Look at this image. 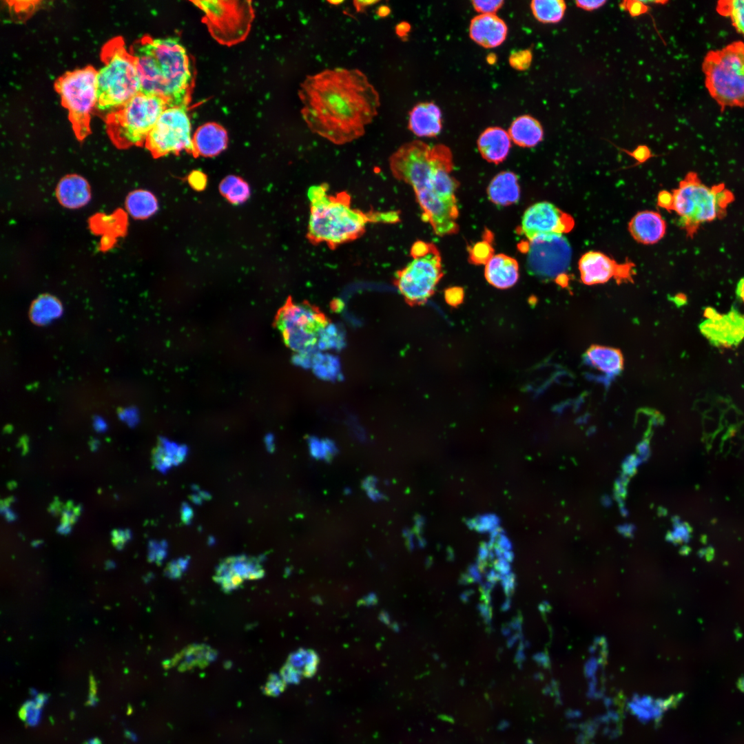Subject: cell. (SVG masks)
<instances>
[{
	"mask_svg": "<svg viewBox=\"0 0 744 744\" xmlns=\"http://www.w3.org/2000/svg\"><path fill=\"white\" fill-rule=\"evenodd\" d=\"M298 96L309 130L336 145L362 136L380 105L378 92L358 69H328L309 75Z\"/></svg>",
	"mask_w": 744,
	"mask_h": 744,
	"instance_id": "cell-1",
	"label": "cell"
},
{
	"mask_svg": "<svg viewBox=\"0 0 744 744\" xmlns=\"http://www.w3.org/2000/svg\"><path fill=\"white\" fill-rule=\"evenodd\" d=\"M393 176L411 185L423 219L439 236L458 232L455 193L459 182L451 175L453 155L446 145H429L415 140L403 144L390 157Z\"/></svg>",
	"mask_w": 744,
	"mask_h": 744,
	"instance_id": "cell-2",
	"label": "cell"
},
{
	"mask_svg": "<svg viewBox=\"0 0 744 744\" xmlns=\"http://www.w3.org/2000/svg\"><path fill=\"white\" fill-rule=\"evenodd\" d=\"M141 81V92L163 99L168 107H187L193 68L186 48L176 37L145 36L130 48Z\"/></svg>",
	"mask_w": 744,
	"mask_h": 744,
	"instance_id": "cell-3",
	"label": "cell"
},
{
	"mask_svg": "<svg viewBox=\"0 0 744 744\" xmlns=\"http://www.w3.org/2000/svg\"><path fill=\"white\" fill-rule=\"evenodd\" d=\"M310 215L307 238L313 245L324 243L331 249L355 240L369 223H395L397 211H363L353 208L346 192L329 193L327 183L310 187L307 192Z\"/></svg>",
	"mask_w": 744,
	"mask_h": 744,
	"instance_id": "cell-4",
	"label": "cell"
},
{
	"mask_svg": "<svg viewBox=\"0 0 744 744\" xmlns=\"http://www.w3.org/2000/svg\"><path fill=\"white\" fill-rule=\"evenodd\" d=\"M671 194L668 211L676 212L679 227L691 238L703 224L724 218L734 200L724 183L707 186L694 172H688Z\"/></svg>",
	"mask_w": 744,
	"mask_h": 744,
	"instance_id": "cell-5",
	"label": "cell"
},
{
	"mask_svg": "<svg viewBox=\"0 0 744 744\" xmlns=\"http://www.w3.org/2000/svg\"><path fill=\"white\" fill-rule=\"evenodd\" d=\"M103 67L97 71L99 110L118 109L141 92L135 59L123 38L108 41L101 52Z\"/></svg>",
	"mask_w": 744,
	"mask_h": 744,
	"instance_id": "cell-6",
	"label": "cell"
},
{
	"mask_svg": "<svg viewBox=\"0 0 744 744\" xmlns=\"http://www.w3.org/2000/svg\"><path fill=\"white\" fill-rule=\"evenodd\" d=\"M705 87L724 110L744 107V43L735 41L707 53L702 63Z\"/></svg>",
	"mask_w": 744,
	"mask_h": 744,
	"instance_id": "cell-7",
	"label": "cell"
},
{
	"mask_svg": "<svg viewBox=\"0 0 744 744\" xmlns=\"http://www.w3.org/2000/svg\"><path fill=\"white\" fill-rule=\"evenodd\" d=\"M167 107L163 99L139 92L107 115V133L118 148L145 145L149 134Z\"/></svg>",
	"mask_w": 744,
	"mask_h": 744,
	"instance_id": "cell-8",
	"label": "cell"
},
{
	"mask_svg": "<svg viewBox=\"0 0 744 744\" xmlns=\"http://www.w3.org/2000/svg\"><path fill=\"white\" fill-rule=\"evenodd\" d=\"M413 260L396 272L395 285L411 305L424 303L434 293L443 276L442 258L431 242H415L411 249Z\"/></svg>",
	"mask_w": 744,
	"mask_h": 744,
	"instance_id": "cell-9",
	"label": "cell"
},
{
	"mask_svg": "<svg viewBox=\"0 0 744 744\" xmlns=\"http://www.w3.org/2000/svg\"><path fill=\"white\" fill-rule=\"evenodd\" d=\"M54 88L76 136L83 140L91 132V114L97 103V71L89 65L67 72L55 81Z\"/></svg>",
	"mask_w": 744,
	"mask_h": 744,
	"instance_id": "cell-10",
	"label": "cell"
},
{
	"mask_svg": "<svg viewBox=\"0 0 744 744\" xmlns=\"http://www.w3.org/2000/svg\"><path fill=\"white\" fill-rule=\"evenodd\" d=\"M276 324L287 346L300 353L316 344L329 319L315 305L290 298L278 313Z\"/></svg>",
	"mask_w": 744,
	"mask_h": 744,
	"instance_id": "cell-11",
	"label": "cell"
},
{
	"mask_svg": "<svg viewBox=\"0 0 744 744\" xmlns=\"http://www.w3.org/2000/svg\"><path fill=\"white\" fill-rule=\"evenodd\" d=\"M192 138L187 107H167L149 134L145 146L155 158L183 151L194 155Z\"/></svg>",
	"mask_w": 744,
	"mask_h": 744,
	"instance_id": "cell-12",
	"label": "cell"
},
{
	"mask_svg": "<svg viewBox=\"0 0 744 744\" xmlns=\"http://www.w3.org/2000/svg\"><path fill=\"white\" fill-rule=\"evenodd\" d=\"M526 254L528 271L539 277L555 278L565 276L569 267L572 250L563 234H543L518 245Z\"/></svg>",
	"mask_w": 744,
	"mask_h": 744,
	"instance_id": "cell-13",
	"label": "cell"
},
{
	"mask_svg": "<svg viewBox=\"0 0 744 744\" xmlns=\"http://www.w3.org/2000/svg\"><path fill=\"white\" fill-rule=\"evenodd\" d=\"M574 226L571 215L543 201L532 205L525 211L518 232L530 240L539 235L568 233Z\"/></svg>",
	"mask_w": 744,
	"mask_h": 744,
	"instance_id": "cell-14",
	"label": "cell"
},
{
	"mask_svg": "<svg viewBox=\"0 0 744 744\" xmlns=\"http://www.w3.org/2000/svg\"><path fill=\"white\" fill-rule=\"evenodd\" d=\"M705 320L699 324L701 333L716 347H737L744 340V314L732 307L721 313L712 307L704 310Z\"/></svg>",
	"mask_w": 744,
	"mask_h": 744,
	"instance_id": "cell-15",
	"label": "cell"
},
{
	"mask_svg": "<svg viewBox=\"0 0 744 744\" xmlns=\"http://www.w3.org/2000/svg\"><path fill=\"white\" fill-rule=\"evenodd\" d=\"M582 282L586 285L603 284L613 278L618 284L632 282L634 264H620L600 251H590L578 263Z\"/></svg>",
	"mask_w": 744,
	"mask_h": 744,
	"instance_id": "cell-16",
	"label": "cell"
},
{
	"mask_svg": "<svg viewBox=\"0 0 744 744\" xmlns=\"http://www.w3.org/2000/svg\"><path fill=\"white\" fill-rule=\"evenodd\" d=\"M264 570L258 561L245 557H231L223 562L215 579L226 590L234 589L245 580L258 579Z\"/></svg>",
	"mask_w": 744,
	"mask_h": 744,
	"instance_id": "cell-17",
	"label": "cell"
},
{
	"mask_svg": "<svg viewBox=\"0 0 744 744\" xmlns=\"http://www.w3.org/2000/svg\"><path fill=\"white\" fill-rule=\"evenodd\" d=\"M507 32L505 22L492 14H480L473 17L469 27L470 37L486 48L501 45L506 39Z\"/></svg>",
	"mask_w": 744,
	"mask_h": 744,
	"instance_id": "cell-18",
	"label": "cell"
},
{
	"mask_svg": "<svg viewBox=\"0 0 744 744\" xmlns=\"http://www.w3.org/2000/svg\"><path fill=\"white\" fill-rule=\"evenodd\" d=\"M633 238L645 245L657 243L665 235L666 223L657 211L645 210L636 214L628 223Z\"/></svg>",
	"mask_w": 744,
	"mask_h": 744,
	"instance_id": "cell-19",
	"label": "cell"
},
{
	"mask_svg": "<svg viewBox=\"0 0 744 744\" xmlns=\"http://www.w3.org/2000/svg\"><path fill=\"white\" fill-rule=\"evenodd\" d=\"M409 128L420 137H433L442 130V113L433 103H420L409 112Z\"/></svg>",
	"mask_w": 744,
	"mask_h": 744,
	"instance_id": "cell-20",
	"label": "cell"
},
{
	"mask_svg": "<svg viewBox=\"0 0 744 744\" xmlns=\"http://www.w3.org/2000/svg\"><path fill=\"white\" fill-rule=\"evenodd\" d=\"M192 141L194 156L211 157L226 148L228 136L223 127L216 123H207L196 130Z\"/></svg>",
	"mask_w": 744,
	"mask_h": 744,
	"instance_id": "cell-21",
	"label": "cell"
},
{
	"mask_svg": "<svg viewBox=\"0 0 744 744\" xmlns=\"http://www.w3.org/2000/svg\"><path fill=\"white\" fill-rule=\"evenodd\" d=\"M585 364L611 380L623 369V357L619 349L602 345H591L585 352Z\"/></svg>",
	"mask_w": 744,
	"mask_h": 744,
	"instance_id": "cell-22",
	"label": "cell"
},
{
	"mask_svg": "<svg viewBox=\"0 0 744 744\" xmlns=\"http://www.w3.org/2000/svg\"><path fill=\"white\" fill-rule=\"evenodd\" d=\"M510 141L506 130L499 127H490L480 134L477 147L484 159L499 164L507 157L511 146Z\"/></svg>",
	"mask_w": 744,
	"mask_h": 744,
	"instance_id": "cell-23",
	"label": "cell"
},
{
	"mask_svg": "<svg viewBox=\"0 0 744 744\" xmlns=\"http://www.w3.org/2000/svg\"><path fill=\"white\" fill-rule=\"evenodd\" d=\"M484 275L491 285L507 289L518 280L519 264L515 258L504 254L494 255L485 265Z\"/></svg>",
	"mask_w": 744,
	"mask_h": 744,
	"instance_id": "cell-24",
	"label": "cell"
},
{
	"mask_svg": "<svg viewBox=\"0 0 744 744\" xmlns=\"http://www.w3.org/2000/svg\"><path fill=\"white\" fill-rule=\"evenodd\" d=\"M56 196L59 203L69 209H77L86 205L91 197L87 181L76 174L68 175L58 183Z\"/></svg>",
	"mask_w": 744,
	"mask_h": 744,
	"instance_id": "cell-25",
	"label": "cell"
},
{
	"mask_svg": "<svg viewBox=\"0 0 744 744\" xmlns=\"http://www.w3.org/2000/svg\"><path fill=\"white\" fill-rule=\"evenodd\" d=\"M487 194L495 205L508 206L516 203L520 196L517 175L508 171L499 173L489 183Z\"/></svg>",
	"mask_w": 744,
	"mask_h": 744,
	"instance_id": "cell-26",
	"label": "cell"
},
{
	"mask_svg": "<svg viewBox=\"0 0 744 744\" xmlns=\"http://www.w3.org/2000/svg\"><path fill=\"white\" fill-rule=\"evenodd\" d=\"M510 139L522 147H532L540 143L544 136L541 123L530 115L515 119L508 130Z\"/></svg>",
	"mask_w": 744,
	"mask_h": 744,
	"instance_id": "cell-27",
	"label": "cell"
},
{
	"mask_svg": "<svg viewBox=\"0 0 744 744\" xmlns=\"http://www.w3.org/2000/svg\"><path fill=\"white\" fill-rule=\"evenodd\" d=\"M61 301L50 294H43L31 304L28 312L29 318L36 325H45L58 318L62 314Z\"/></svg>",
	"mask_w": 744,
	"mask_h": 744,
	"instance_id": "cell-28",
	"label": "cell"
},
{
	"mask_svg": "<svg viewBox=\"0 0 744 744\" xmlns=\"http://www.w3.org/2000/svg\"><path fill=\"white\" fill-rule=\"evenodd\" d=\"M125 205L129 214L136 219L147 218L158 209V202L154 195L143 189L130 193Z\"/></svg>",
	"mask_w": 744,
	"mask_h": 744,
	"instance_id": "cell-29",
	"label": "cell"
},
{
	"mask_svg": "<svg viewBox=\"0 0 744 744\" xmlns=\"http://www.w3.org/2000/svg\"><path fill=\"white\" fill-rule=\"evenodd\" d=\"M530 8L535 19L544 23H556L561 21L566 3L563 0H533Z\"/></svg>",
	"mask_w": 744,
	"mask_h": 744,
	"instance_id": "cell-30",
	"label": "cell"
},
{
	"mask_svg": "<svg viewBox=\"0 0 744 744\" xmlns=\"http://www.w3.org/2000/svg\"><path fill=\"white\" fill-rule=\"evenodd\" d=\"M319 661L318 655L314 650L300 649L289 657L287 663L300 676L311 677L316 672Z\"/></svg>",
	"mask_w": 744,
	"mask_h": 744,
	"instance_id": "cell-31",
	"label": "cell"
},
{
	"mask_svg": "<svg viewBox=\"0 0 744 744\" xmlns=\"http://www.w3.org/2000/svg\"><path fill=\"white\" fill-rule=\"evenodd\" d=\"M220 192L227 200L232 204H240L249 196L250 189L248 184L241 178L229 176L220 184Z\"/></svg>",
	"mask_w": 744,
	"mask_h": 744,
	"instance_id": "cell-32",
	"label": "cell"
},
{
	"mask_svg": "<svg viewBox=\"0 0 744 744\" xmlns=\"http://www.w3.org/2000/svg\"><path fill=\"white\" fill-rule=\"evenodd\" d=\"M716 11L728 17L736 31L744 37V0H722L717 2Z\"/></svg>",
	"mask_w": 744,
	"mask_h": 744,
	"instance_id": "cell-33",
	"label": "cell"
},
{
	"mask_svg": "<svg viewBox=\"0 0 744 744\" xmlns=\"http://www.w3.org/2000/svg\"><path fill=\"white\" fill-rule=\"evenodd\" d=\"M493 236L490 231L484 233L482 240L476 242L468 249V260L474 265H484L493 257L494 249L492 246Z\"/></svg>",
	"mask_w": 744,
	"mask_h": 744,
	"instance_id": "cell-34",
	"label": "cell"
},
{
	"mask_svg": "<svg viewBox=\"0 0 744 744\" xmlns=\"http://www.w3.org/2000/svg\"><path fill=\"white\" fill-rule=\"evenodd\" d=\"M209 647L205 645H194L184 650L178 655L176 661H180V667L189 668L192 665L205 663L209 662L214 654H211Z\"/></svg>",
	"mask_w": 744,
	"mask_h": 744,
	"instance_id": "cell-35",
	"label": "cell"
},
{
	"mask_svg": "<svg viewBox=\"0 0 744 744\" xmlns=\"http://www.w3.org/2000/svg\"><path fill=\"white\" fill-rule=\"evenodd\" d=\"M44 701V696H39L34 701H28L20 711V716L22 719L27 721L30 725L37 723Z\"/></svg>",
	"mask_w": 744,
	"mask_h": 744,
	"instance_id": "cell-36",
	"label": "cell"
},
{
	"mask_svg": "<svg viewBox=\"0 0 744 744\" xmlns=\"http://www.w3.org/2000/svg\"><path fill=\"white\" fill-rule=\"evenodd\" d=\"M532 59L533 54L530 50H521L510 54L509 63L517 70H526L530 67Z\"/></svg>",
	"mask_w": 744,
	"mask_h": 744,
	"instance_id": "cell-37",
	"label": "cell"
},
{
	"mask_svg": "<svg viewBox=\"0 0 744 744\" xmlns=\"http://www.w3.org/2000/svg\"><path fill=\"white\" fill-rule=\"evenodd\" d=\"M621 10L627 11L632 17H639L648 12L650 8L645 1L637 0H625L619 4Z\"/></svg>",
	"mask_w": 744,
	"mask_h": 744,
	"instance_id": "cell-38",
	"label": "cell"
},
{
	"mask_svg": "<svg viewBox=\"0 0 744 744\" xmlns=\"http://www.w3.org/2000/svg\"><path fill=\"white\" fill-rule=\"evenodd\" d=\"M473 8L475 10L481 14H495V12L502 6L503 1H473Z\"/></svg>",
	"mask_w": 744,
	"mask_h": 744,
	"instance_id": "cell-39",
	"label": "cell"
},
{
	"mask_svg": "<svg viewBox=\"0 0 744 744\" xmlns=\"http://www.w3.org/2000/svg\"><path fill=\"white\" fill-rule=\"evenodd\" d=\"M444 297L446 302L448 304L453 307H456L461 304L463 301V289L459 287H453L448 288L445 291Z\"/></svg>",
	"mask_w": 744,
	"mask_h": 744,
	"instance_id": "cell-40",
	"label": "cell"
},
{
	"mask_svg": "<svg viewBox=\"0 0 744 744\" xmlns=\"http://www.w3.org/2000/svg\"><path fill=\"white\" fill-rule=\"evenodd\" d=\"M188 181L193 188L197 190H201L205 187L207 179L203 173L199 171H194L188 176Z\"/></svg>",
	"mask_w": 744,
	"mask_h": 744,
	"instance_id": "cell-41",
	"label": "cell"
},
{
	"mask_svg": "<svg viewBox=\"0 0 744 744\" xmlns=\"http://www.w3.org/2000/svg\"><path fill=\"white\" fill-rule=\"evenodd\" d=\"M606 1L604 0H595V1H576V6L586 11H592L597 10L606 3Z\"/></svg>",
	"mask_w": 744,
	"mask_h": 744,
	"instance_id": "cell-42",
	"label": "cell"
},
{
	"mask_svg": "<svg viewBox=\"0 0 744 744\" xmlns=\"http://www.w3.org/2000/svg\"><path fill=\"white\" fill-rule=\"evenodd\" d=\"M284 683L285 681H282L277 676H274L269 679V681L267 684V690H271V692L273 693H277L276 690L278 692H280L285 688Z\"/></svg>",
	"mask_w": 744,
	"mask_h": 744,
	"instance_id": "cell-43",
	"label": "cell"
},
{
	"mask_svg": "<svg viewBox=\"0 0 744 744\" xmlns=\"http://www.w3.org/2000/svg\"><path fill=\"white\" fill-rule=\"evenodd\" d=\"M671 192L663 191L658 196V205L668 211L671 204Z\"/></svg>",
	"mask_w": 744,
	"mask_h": 744,
	"instance_id": "cell-44",
	"label": "cell"
},
{
	"mask_svg": "<svg viewBox=\"0 0 744 744\" xmlns=\"http://www.w3.org/2000/svg\"><path fill=\"white\" fill-rule=\"evenodd\" d=\"M628 153L639 161H644L650 156V152L645 145H640L632 153Z\"/></svg>",
	"mask_w": 744,
	"mask_h": 744,
	"instance_id": "cell-45",
	"label": "cell"
},
{
	"mask_svg": "<svg viewBox=\"0 0 744 744\" xmlns=\"http://www.w3.org/2000/svg\"><path fill=\"white\" fill-rule=\"evenodd\" d=\"M379 1H354L353 5L357 12H362L367 7L378 3Z\"/></svg>",
	"mask_w": 744,
	"mask_h": 744,
	"instance_id": "cell-46",
	"label": "cell"
},
{
	"mask_svg": "<svg viewBox=\"0 0 744 744\" xmlns=\"http://www.w3.org/2000/svg\"><path fill=\"white\" fill-rule=\"evenodd\" d=\"M736 293L738 298L744 303V277H743L737 283Z\"/></svg>",
	"mask_w": 744,
	"mask_h": 744,
	"instance_id": "cell-47",
	"label": "cell"
},
{
	"mask_svg": "<svg viewBox=\"0 0 744 744\" xmlns=\"http://www.w3.org/2000/svg\"><path fill=\"white\" fill-rule=\"evenodd\" d=\"M409 29H410L409 25L407 23L403 22V23H400L397 25V27L396 28V32H397V34H399L401 37H403L406 34V32H409Z\"/></svg>",
	"mask_w": 744,
	"mask_h": 744,
	"instance_id": "cell-48",
	"label": "cell"
},
{
	"mask_svg": "<svg viewBox=\"0 0 744 744\" xmlns=\"http://www.w3.org/2000/svg\"><path fill=\"white\" fill-rule=\"evenodd\" d=\"M377 13L380 17H385L390 13V9L386 6H381L378 8Z\"/></svg>",
	"mask_w": 744,
	"mask_h": 744,
	"instance_id": "cell-49",
	"label": "cell"
},
{
	"mask_svg": "<svg viewBox=\"0 0 744 744\" xmlns=\"http://www.w3.org/2000/svg\"><path fill=\"white\" fill-rule=\"evenodd\" d=\"M327 2L329 3H330V4H331V5H333V6H335V5L338 6L339 4L342 3L343 1H328Z\"/></svg>",
	"mask_w": 744,
	"mask_h": 744,
	"instance_id": "cell-50",
	"label": "cell"
},
{
	"mask_svg": "<svg viewBox=\"0 0 744 744\" xmlns=\"http://www.w3.org/2000/svg\"><path fill=\"white\" fill-rule=\"evenodd\" d=\"M493 56V54H489L488 57L487 58V61L489 63H493L495 61V59H492Z\"/></svg>",
	"mask_w": 744,
	"mask_h": 744,
	"instance_id": "cell-51",
	"label": "cell"
}]
</instances>
